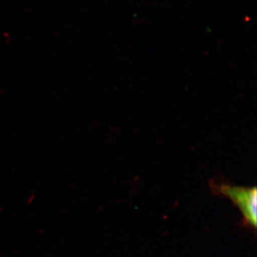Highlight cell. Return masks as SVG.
Wrapping results in <instances>:
<instances>
[{
  "label": "cell",
  "mask_w": 257,
  "mask_h": 257,
  "mask_svg": "<svg viewBox=\"0 0 257 257\" xmlns=\"http://www.w3.org/2000/svg\"><path fill=\"white\" fill-rule=\"evenodd\" d=\"M218 194L231 200L239 209L246 224L253 229L256 227V188L243 187L231 184H215L213 186Z\"/></svg>",
  "instance_id": "obj_1"
}]
</instances>
